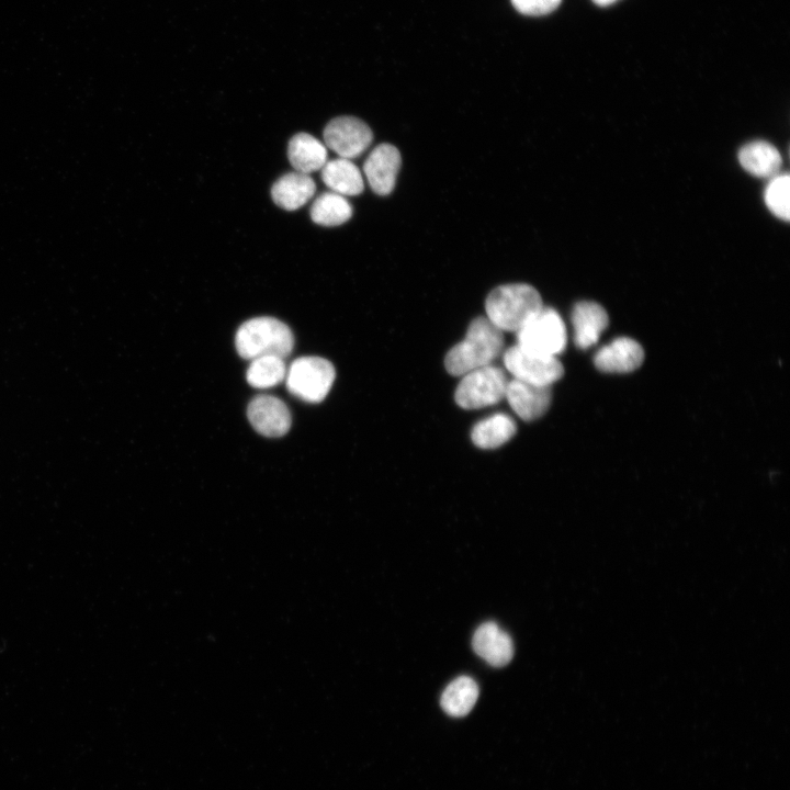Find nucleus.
<instances>
[{
	"mask_svg": "<svg viewBox=\"0 0 790 790\" xmlns=\"http://www.w3.org/2000/svg\"><path fill=\"white\" fill-rule=\"evenodd\" d=\"M286 375L283 359L274 356H264L251 360L246 377L247 382L257 388H268L280 384Z\"/></svg>",
	"mask_w": 790,
	"mask_h": 790,
	"instance_id": "nucleus-22",
	"label": "nucleus"
},
{
	"mask_svg": "<svg viewBox=\"0 0 790 790\" xmlns=\"http://www.w3.org/2000/svg\"><path fill=\"white\" fill-rule=\"evenodd\" d=\"M373 134L361 120L340 116L331 120L324 129L326 147L340 158L352 159L360 156L371 145Z\"/></svg>",
	"mask_w": 790,
	"mask_h": 790,
	"instance_id": "nucleus-8",
	"label": "nucleus"
},
{
	"mask_svg": "<svg viewBox=\"0 0 790 790\" xmlns=\"http://www.w3.org/2000/svg\"><path fill=\"white\" fill-rule=\"evenodd\" d=\"M235 345L238 354L246 360L264 356L284 359L294 347V337L287 325L263 316L245 321L236 332Z\"/></svg>",
	"mask_w": 790,
	"mask_h": 790,
	"instance_id": "nucleus-3",
	"label": "nucleus"
},
{
	"mask_svg": "<svg viewBox=\"0 0 790 790\" xmlns=\"http://www.w3.org/2000/svg\"><path fill=\"white\" fill-rule=\"evenodd\" d=\"M508 380L505 372L487 365L463 375L455 390V402L464 409H478L500 402L506 394Z\"/></svg>",
	"mask_w": 790,
	"mask_h": 790,
	"instance_id": "nucleus-6",
	"label": "nucleus"
},
{
	"mask_svg": "<svg viewBox=\"0 0 790 790\" xmlns=\"http://www.w3.org/2000/svg\"><path fill=\"white\" fill-rule=\"evenodd\" d=\"M542 308L539 292L524 283L500 285L485 301L486 317L501 331H519Z\"/></svg>",
	"mask_w": 790,
	"mask_h": 790,
	"instance_id": "nucleus-2",
	"label": "nucleus"
},
{
	"mask_svg": "<svg viewBox=\"0 0 790 790\" xmlns=\"http://www.w3.org/2000/svg\"><path fill=\"white\" fill-rule=\"evenodd\" d=\"M474 652L494 667L507 665L514 656V644L508 633L495 622H485L474 632Z\"/></svg>",
	"mask_w": 790,
	"mask_h": 790,
	"instance_id": "nucleus-13",
	"label": "nucleus"
},
{
	"mask_svg": "<svg viewBox=\"0 0 790 790\" xmlns=\"http://www.w3.org/2000/svg\"><path fill=\"white\" fill-rule=\"evenodd\" d=\"M517 334V346L527 352L543 357H556L566 347V327L558 313L544 307Z\"/></svg>",
	"mask_w": 790,
	"mask_h": 790,
	"instance_id": "nucleus-4",
	"label": "nucleus"
},
{
	"mask_svg": "<svg viewBox=\"0 0 790 790\" xmlns=\"http://www.w3.org/2000/svg\"><path fill=\"white\" fill-rule=\"evenodd\" d=\"M287 156L295 171L309 174L327 162V147L312 135L298 133L289 143Z\"/></svg>",
	"mask_w": 790,
	"mask_h": 790,
	"instance_id": "nucleus-16",
	"label": "nucleus"
},
{
	"mask_svg": "<svg viewBox=\"0 0 790 790\" xmlns=\"http://www.w3.org/2000/svg\"><path fill=\"white\" fill-rule=\"evenodd\" d=\"M315 190V182L308 174L295 171L282 176L274 182L271 196L281 208L294 211L306 204Z\"/></svg>",
	"mask_w": 790,
	"mask_h": 790,
	"instance_id": "nucleus-15",
	"label": "nucleus"
},
{
	"mask_svg": "<svg viewBox=\"0 0 790 790\" xmlns=\"http://www.w3.org/2000/svg\"><path fill=\"white\" fill-rule=\"evenodd\" d=\"M352 215L348 200L332 191L320 194L311 207V217L321 226H338L346 223Z\"/></svg>",
	"mask_w": 790,
	"mask_h": 790,
	"instance_id": "nucleus-21",
	"label": "nucleus"
},
{
	"mask_svg": "<svg viewBox=\"0 0 790 790\" xmlns=\"http://www.w3.org/2000/svg\"><path fill=\"white\" fill-rule=\"evenodd\" d=\"M789 191L790 177L788 173H777L771 177L765 189V203L769 211L783 221L789 219Z\"/></svg>",
	"mask_w": 790,
	"mask_h": 790,
	"instance_id": "nucleus-23",
	"label": "nucleus"
},
{
	"mask_svg": "<svg viewBox=\"0 0 790 790\" xmlns=\"http://www.w3.org/2000/svg\"><path fill=\"white\" fill-rule=\"evenodd\" d=\"M504 364L514 379L541 386H551L564 374L556 357L532 354L517 345L505 351Z\"/></svg>",
	"mask_w": 790,
	"mask_h": 790,
	"instance_id": "nucleus-7",
	"label": "nucleus"
},
{
	"mask_svg": "<svg viewBox=\"0 0 790 790\" xmlns=\"http://www.w3.org/2000/svg\"><path fill=\"white\" fill-rule=\"evenodd\" d=\"M738 161L747 172L760 178H771L779 173L782 162L778 149L766 140L744 145L738 151Z\"/></svg>",
	"mask_w": 790,
	"mask_h": 790,
	"instance_id": "nucleus-17",
	"label": "nucleus"
},
{
	"mask_svg": "<svg viewBox=\"0 0 790 790\" xmlns=\"http://www.w3.org/2000/svg\"><path fill=\"white\" fill-rule=\"evenodd\" d=\"M512 7L521 14L541 16L556 10L562 0H510Z\"/></svg>",
	"mask_w": 790,
	"mask_h": 790,
	"instance_id": "nucleus-24",
	"label": "nucleus"
},
{
	"mask_svg": "<svg viewBox=\"0 0 790 790\" xmlns=\"http://www.w3.org/2000/svg\"><path fill=\"white\" fill-rule=\"evenodd\" d=\"M247 416L255 430L266 437H281L291 427L287 406L272 395H258L252 398L247 408Z\"/></svg>",
	"mask_w": 790,
	"mask_h": 790,
	"instance_id": "nucleus-9",
	"label": "nucleus"
},
{
	"mask_svg": "<svg viewBox=\"0 0 790 790\" xmlns=\"http://www.w3.org/2000/svg\"><path fill=\"white\" fill-rule=\"evenodd\" d=\"M334 365L319 357H302L286 371V387L291 394L308 403L321 402L335 381Z\"/></svg>",
	"mask_w": 790,
	"mask_h": 790,
	"instance_id": "nucleus-5",
	"label": "nucleus"
},
{
	"mask_svg": "<svg viewBox=\"0 0 790 790\" xmlns=\"http://www.w3.org/2000/svg\"><path fill=\"white\" fill-rule=\"evenodd\" d=\"M591 1L599 7H607V5L614 3L618 0H591Z\"/></svg>",
	"mask_w": 790,
	"mask_h": 790,
	"instance_id": "nucleus-25",
	"label": "nucleus"
},
{
	"mask_svg": "<svg viewBox=\"0 0 790 790\" xmlns=\"http://www.w3.org/2000/svg\"><path fill=\"white\" fill-rule=\"evenodd\" d=\"M574 341L580 349L594 346L602 331L608 327L609 317L606 309L591 301L578 302L572 312Z\"/></svg>",
	"mask_w": 790,
	"mask_h": 790,
	"instance_id": "nucleus-14",
	"label": "nucleus"
},
{
	"mask_svg": "<svg viewBox=\"0 0 790 790\" xmlns=\"http://www.w3.org/2000/svg\"><path fill=\"white\" fill-rule=\"evenodd\" d=\"M478 698V686L469 676H460L451 681L442 692L440 704L443 711L455 718L470 713Z\"/></svg>",
	"mask_w": 790,
	"mask_h": 790,
	"instance_id": "nucleus-20",
	"label": "nucleus"
},
{
	"mask_svg": "<svg viewBox=\"0 0 790 790\" xmlns=\"http://www.w3.org/2000/svg\"><path fill=\"white\" fill-rule=\"evenodd\" d=\"M516 432L515 420L498 413L478 421L472 429L471 439L481 449H495L508 442Z\"/></svg>",
	"mask_w": 790,
	"mask_h": 790,
	"instance_id": "nucleus-19",
	"label": "nucleus"
},
{
	"mask_svg": "<svg viewBox=\"0 0 790 790\" xmlns=\"http://www.w3.org/2000/svg\"><path fill=\"white\" fill-rule=\"evenodd\" d=\"M644 350L634 339L619 337L601 347L594 357L596 368L605 373H630L641 366Z\"/></svg>",
	"mask_w": 790,
	"mask_h": 790,
	"instance_id": "nucleus-12",
	"label": "nucleus"
},
{
	"mask_svg": "<svg viewBox=\"0 0 790 790\" xmlns=\"http://www.w3.org/2000/svg\"><path fill=\"white\" fill-rule=\"evenodd\" d=\"M505 397L512 410L523 420L542 417L552 400L551 386L530 384L520 380L508 381Z\"/></svg>",
	"mask_w": 790,
	"mask_h": 790,
	"instance_id": "nucleus-11",
	"label": "nucleus"
},
{
	"mask_svg": "<svg viewBox=\"0 0 790 790\" xmlns=\"http://www.w3.org/2000/svg\"><path fill=\"white\" fill-rule=\"evenodd\" d=\"M400 162L398 149L390 144H381L370 153L363 171L374 193L387 195L393 191Z\"/></svg>",
	"mask_w": 790,
	"mask_h": 790,
	"instance_id": "nucleus-10",
	"label": "nucleus"
},
{
	"mask_svg": "<svg viewBox=\"0 0 790 790\" xmlns=\"http://www.w3.org/2000/svg\"><path fill=\"white\" fill-rule=\"evenodd\" d=\"M320 170L324 183L335 193L358 195L364 189L361 171L350 159L327 161Z\"/></svg>",
	"mask_w": 790,
	"mask_h": 790,
	"instance_id": "nucleus-18",
	"label": "nucleus"
},
{
	"mask_svg": "<svg viewBox=\"0 0 790 790\" xmlns=\"http://www.w3.org/2000/svg\"><path fill=\"white\" fill-rule=\"evenodd\" d=\"M504 348L503 331L487 317L471 321L465 338L451 348L444 359L447 371L454 376L490 365Z\"/></svg>",
	"mask_w": 790,
	"mask_h": 790,
	"instance_id": "nucleus-1",
	"label": "nucleus"
}]
</instances>
